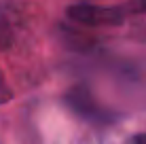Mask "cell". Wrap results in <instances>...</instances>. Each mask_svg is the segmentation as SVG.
Masks as SVG:
<instances>
[{"mask_svg": "<svg viewBox=\"0 0 146 144\" xmlns=\"http://www.w3.org/2000/svg\"><path fill=\"white\" fill-rule=\"evenodd\" d=\"M146 11V0H129L117 7H104V4H72L68 7L66 15L74 23L85 28H114L123 26L129 15H138Z\"/></svg>", "mask_w": 146, "mask_h": 144, "instance_id": "cell-1", "label": "cell"}, {"mask_svg": "<svg viewBox=\"0 0 146 144\" xmlns=\"http://www.w3.org/2000/svg\"><path fill=\"white\" fill-rule=\"evenodd\" d=\"M64 104L74 112L76 117H80L83 121L93 123V125H110L117 121V115L112 110H108L106 106H102L98 100L93 98L91 89L83 83L70 87L64 93Z\"/></svg>", "mask_w": 146, "mask_h": 144, "instance_id": "cell-2", "label": "cell"}, {"mask_svg": "<svg viewBox=\"0 0 146 144\" xmlns=\"http://www.w3.org/2000/svg\"><path fill=\"white\" fill-rule=\"evenodd\" d=\"M62 36H64V44H68L70 49H76V51H87L93 47V38H89L87 34H83L76 28H64L62 26Z\"/></svg>", "mask_w": 146, "mask_h": 144, "instance_id": "cell-3", "label": "cell"}, {"mask_svg": "<svg viewBox=\"0 0 146 144\" xmlns=\"http://www.w3.org/2000/svg\"><path fill=\"white\" fill-rule=\"evenodd\" d=\"M11 44H13V28L9 26V21L0 17V51L9 49Z\"/></svg>", "mask_w": 146, "mask_h": 144, "instance_id": "cell-4", "label": "cell"}, {"mask_svg": "<svg viewBox=\"0 0 146 144\" xmlns=\"http://www.w3.org/2000/svg\"><path fill=\"white\" fill-rule=\"evenodd\" d=\"M11 98H13V91H11V87H9V83H7V78H4V74L0 72V104L9 102Z\"/></svg>", "mask_w": 146, "mask_h": 144, "instance_id": "cell-5", "label": "cell"}, {"mask_svg": "<svg viewBox=\"0 0 146 144\" xmlns=\"http://www.w3.org/2000/svg\"><path fill=\"white\" fill-rule=\"evenodd\" d=\"M131 144H146V133H135L131 138Z\"/></svg>", "mask_w": 146, "mask_h": 144, "instance_id": "cell-6", "label": "cell"}]
</instances>
